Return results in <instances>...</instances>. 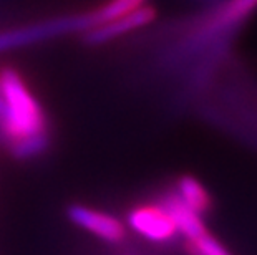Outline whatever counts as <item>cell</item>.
<instances>
[{"label":"cell","instance_id":"obj_1","mask_svg":"<svg viewBox=\"0 0 257 255\" xmlns=\"http://www.w3.org/2000/svg\"><path fill=\"white\" fill-rule=\"evenodd\" d=\"M0 136L20 159L38 156L48 146L45 115L25 81L10 68L0 72Z\"/></svg>","mask_w":257,"mask_h":255},{"label":"cell","instance_id":"obj_6","mask_svg":"<svg viewBox=\"0 0 257 255\" xmlns=\"http://www.w3.org/2000/svg\"><path fill=\"white\" fill-rule=\"evenodd\" d=\"M174 194H176L189 209H193L194 212H198L199 215L209 209V196H207V192L204 191V187L193 177L179 179L176 192Z\"/></svg>","mask_w":257,"mask_h":255},{"label":"cell","instance_id":"obj_7","mask_svg":"<svg viewBox=\"0 0 257 255\" xmlns=\"http://www.w3.org/2000/svg\"><path fill=\"white\" fill-rule=\"evenodd\" d=\"M191 250L194 255H229V252L224 248L216 238H212L209 234H202L194 240H189Z\"/></svg>","mask_w":257,"mask_h":255},{"label":"cell","instance_id":"obj_2","mask_svg":"<svg viewBox=\"0 0 257 255\" xmlns=\"http://www.w3.org/2000/svg\"><path fill=\"white\" fill-rule=\"evenodd\" d=\"M153 19H155V10L141 5L138 9H133L131 12H126L85 32V42L88 45H103V43L111 42L118 37L131 34L141 27H146L148 24H151Z\"/></svg>","mask_w":257,"mask_h":255},{"label":"cell","instance_id":"obj_4","mask_svg":"<svg viewBox=\"0 0 257 255\" xmlns=\"http://www.w3.org/2000/svg\"><path fill=\"white\" fill-rule=\"evenodd\" d=\"M68 215L76 225L98 235L103 240L118 242L124 235L121 222L105 212H98V210L85 207V205H73V207H70Z\"/></svg>","mask_w":257,"mask_h":255},{"label":"cell","instance_id":"obj_3","mask_svg":"<svg viewBox=\"0 0 257 255\" xmlns=\"http://www.w3.org/2000/svg\"><path fill=\"white\" fill-rule=\"evenodd\" d=\"M128 224L136 234L151 242H168L178 234L171 217L166 210L158 205H143L131 210L128 215Z\"/></svg>","mask_w":257,"mask_h":255},{"label":"cell","instance_id":"obj_5","mask_svg":"<svg viewBox=\"0 0 257 255\" xmlns=\"http://www.w3.org/2000/svg\"><path fill=\"white\" fill-rule=\"evenodd\" d=\"M161 207L171 217L178 234H183L188 240H194L199 235L206 234L201 215L198 212H194L193 209H189L174 192L163 199Z\"/></svg>","mask_w":257,"mask_h":255}]
</instances>
